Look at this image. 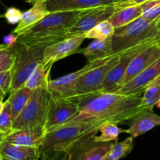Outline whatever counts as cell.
Instances as JSON below:
<instances>
[{"label":"cell","instance_id":"11","mask_svg":"<svg viewBox=\"0 0 160 160\" xmlns=\"http://www.w3.org/2000/svg\"><path fill=\"white\" fill-rule=\"evenodd\" d=\"M95 135L97 133L90 135L75 144L68 152L67 158L69 156L72 160H102L115 143L95 142L93 140Z\"/></svg>","mask_w":160,"mask_h":160},{"label":"cell","instance_id":"20","mask_svg":"<svg viewBox=\"0 0 160 160\" xmlns=\"http://www.w3.org/2000/svg\"><path fill=\"white\" fill-rule=\"evenodd\" d=\"M50 13L46 7L45 2H38L33 4L32 7L27 11L22 13L21 20L18 24L16 28L13 30V34L18 35L43 19Z\"/></svg>","mask_w":160,"mask_h":160},{"label":"cell","instance_id":"14","mask_svg":"<svg viewBox=\"0 0 160 160\" xmlns=\"http://www.w3.org/2000/svg\"><path fill=\"white\" fill-rule=\"evenodd\" d=\"M85 38V35H75L48 46L44 50L43 61L53 64L59 60L75 54Z\"/></svg>","mask_w":160,"mask_h":160},{"label":"cell","instance_id":"41","mask_svg":"<svg viewBox=\"0 0 160 160\" xmlns=\"http://www.w3.org/2000/svg\"><path fill=\"white\" fill-rule=\"evenodd\" d=\"M112 1L115 2H125V1H127V0H112Z\"/></svg>","mask_w":160,"mask_h":160},{"label":"cell","instance_id":"5","mask_svg":"<svg viewBox=\"0 0 160 160\" xmlns=\"http://www.w3.org/2000/svg\"><path fill=\"white\" fill-rule=\"evenodd\" d=\"M50 100L48 86L32 90L27 104L13 120V131L45 127Z\"/></svg>","mask_w":160,"mask_h":160},{"label":"cell","instance_id":"44","mask_svg":"<svg viewBox=\"0 0 160 160\" xmlns=\"http://www.w3.org/2000/svg\"><path fill=\"white\" fill-rule=\"evenodd\" d=\"M3 97H0V101H3Z\"/></svg>","mask_w":160,"mask_h":160},{"label":"cell","instance_id":"6","mask_svg":"<svg viewBox=\"0 0 160 160\" xmlns=\"http://www.w3.org/2000/svg\"><path fill=\"white\" fill-rule=\"evenodd\" d=\"M44 46H25L17 42L16 59L10 94L25 85L28 79L40 63L43 62Z\"/></svg>","mask_w":160,"mask_h":160},{"label":"cell","instance_id":"38","mask_svg":"<svg viewBox=\"0 0 160 160\" xmlns=\"http://www.w3.org/2000/svg\"><path fill=\"white\" fill-rule=\"evenodd\" d=\"M4 138H5V135H4L2 133H1V132H0V143L2 142V141H4Z\"/></svg>","mask_w":160,"mask_h":160},{"label":"cell","instance_id":"10","mask_svg":"<svg viewBox=\"0 0 160 160\" xmlns=\"http://www.w3.org/2000/svg\"><path fill=\"white\" fill-rule=\"evenodd\" d=\"M122 8L124 7L122 2H119L86 10L68 32L67 37L84 35L97 24L109 20L115 12Z\"/></svg>","mask_w":160,"mask_h":160},{"label":"cell","instance_id":"39","mask_svg":"<svg viewBox=\"0 0 160 160\" xmlns=\"http://www.w3.org/2000/svg\"><path fill=\"white\" fill-rule=\"evenodd\" d=\"M3 101H0V112L2 110V108H3Z\"/></svg>","mask_w":160,"mask_h":160},{"label":"cell","instance_id":"33","mask_svg":"<svg viewBox=\"0 0 160 160\" xmlns=\"http://www.w3.org/2000/svg\"><path fill=\"white\" fill-rule=\"evenodd\" d=\"M21 15H22V12H21V10L14 7H10L7 9V12L4 14V18L7 19L9 24H16L19 23Z\"/></svg>","mask_w":160,"mask_h":160},{"label":"cell","instance_id":"17","mask_svg":"<svg viewBox=\"0 0 160 160\" xmlns=\"http://www.w3.org/2000/svg\"><path fill=\"white\" fill-rule=\"evenodd\" d=\"M112 0H47L46 7L50 13L78 11L114 3Z\"/></svg>","mask_w":160,"mask_h":160},{"label":"cell","instance_id":"25","mask_svg":"<svg viewBox=\"0 0 160 160\" xmlns=\"http://www.w3.org/2000/svg\"><path fill=\"white\" fill-rule=\"evenodd\" d=\"M32 91V90L24 86L13 93L10 94L7 101L10 102V105H11L12 115H13V120L17 118V116L19 115L20 112L22 111L25 104H27Z\"/></svg>","mask_w":160,"mask_h":160},{"label":"cell","instance_id":"29","mask_svg":"<svg viewBox=\"0 0 160 160\" xmlns=\"http://www.w3.org/2000/svg\"><path fill=\"white\" fill-rule=\"evenodd\" d=\"M17 45V44H16ZM16 59V46L0 45V72L13 70Z\"/></svg>","mask_w":160,"mask_h":160},{"label":"cell","instance_id":"26","mask_svg":"<svg viewBox=\"0 0 160 160\" xmlns=\"http://www.w3.org/2000/svg\"><path fill=\"white\" fill-rule=\"evenodd\" d=\"M101 134L99 136L95 135L93 140L95 142H110L115 141L118 142V136L121 133H125V130L121 129L115 123L112 122H105L99 129Z\"/></svg>","mask_w":160,"mask_h":160},{"label":"cell","instance_id":"34","mask_svg":"<svg viewBox=\"0 0 160 160\" xmlns=\"http://www.w3.org/2000/svg\"><path fill=\"white\" fill-rule=\"evenodd\" d=\"M17 39H18V36L12 33L4 38V42H5V44H7L9 47H14L17 44Z\"/></svg>","mask_w":160,"mask_h":160},{"label":"cell","instance_id":"4","mask_svg":"<svg viewBox=\"0 0 160 160\" xmlns=\"http://www.w3.org/2000/svg\"><path fill=\"white\" fill-rule=\"evenodd\" d=\"M158 19L148 21L141 16L130 24L115 29L112 37L114 53L125 51L149 40H158Z\"/></svg>","mask_w":160,"mask_h":160},{"label":"cell","instance_id":"13","mask_svg":"<svg viewBox=\"0 0 160 160\" xmlns=\"http://www.w3.org/2000/svg\"><path fill=\"white\" fill-rule=\"evenodd\" d=\"M160 58V43L158 40L147 48L140 52L130 62L122 82V86L130 82L133 78L142 72L144 69L153 64Z\"/></svg>","mask_w":160,"mask_h":160},{"label":"cell","instance_id":"42","mask_svg":"<svg viewBox=\"0 0 160 160\" xmlns=\"http://www.w3.org/2000/svg\"><path fill=\"white\" fill-rule=\"evenodd\" d=\"M156 106H157V108H160V99H159V101H158V102H157Z\"/></svg>","mask_w":160,"mask_h":160},{"label":"cell","instance_id":"37","mask_svg":"<svg viewBox=\"0 0 160 160\" xmlns=\"http://www.w3.org/2000/svg\"><path fill=\"white\" fill-rule=\"evenodd\" d=\"M157 27H158V35H159V37H158V38H160V18H159V19H158V23H157Z\"/></svg>","mask_w":160,"mask_h":160},{"label":"cell","instance_id":"28","mask_svg":"<svg viewBox=\"0 0 160 160\" xmlns=\"http://www.w3.org/2000/svg\"><path fill=\"white\" fill-rule=\"evenodd\" d=\"M115 28L113 27L108 20L101 22L93 27L91 30L87 32L85 34L86 38H92V39H98L101 41L108 39L113 35Z\"/></svg>","mask_w":160,"mask_h":160},{"label":"cell","instance_id":"3","mask_svg":"<svg viewBox=\"0 0 160 160\" xmlns=\"http://www.w3.org/2000/svg\"><path fill=\"white\" fill-rule=\"evenodd\" d=\"M103 122L65 126L47 133L41 147V160H66L69 151L83 138L99 132Z\"/></svg>","mask_w":160,"mask_h":160},{"label":"cell","instance_id":"46","mask_svg":"<svg viewBox=\"0 0 160 160\" xmlns=\"http://www.w3.org/2000/svg\"><path fill=\"white\" fill-rule=\"evenodd\" d=\"M4 18V14H2V15H0V18Z\"/></svg>","mask_w":160,"mask_h":160},{"label":"cell","instance_id":"35","mask_svg":"<svg viewBox=\"0 0 160 160\" xmlns=\"http://www.w3.org/2000/svg\"><path fill=\"white\" fill-rule=\"evenodd\" d=\"M148 0H127L125 2H122V6L124 7H129V6H133V5H141L143 2H146Z\"/></svg>","mask_w":160,"mask_h":160},{"label":"cell","instance_id":"32","mask_svg":"<svg viewBox=\"0 0 160 160\" xmlns=\"http://www.w3.org/2000/svg\"><path fill=\"white\" fill-rule=\"evenodd\" d=\"M13 70L0 72V90H2L5 94L10 92L12 84Z\"/></svg>","mask_w":160,"mask_h":160},{"label":"cell","instance_id":"36","mask_svg":"<svg viewBox=\"0 0 160 160\" xmlns=\"http://www.w3.org/2000/svg\"><path fill=\"white\" fill-rule=\"evenodd\" d=\"M25 2H28V3H31V4H35V2H45L47 0H24Z\"/></svg>","mask_w":160,"mask_h":160},{"label":"cell","instance_id":"21","mask_svg":"<svg viewBox=\"0 0 160 160\" xmlns=\"http://www.w3.org/2000/svg\"><path fill=\"white\" fill-rule=\"evenodd\" d=\"M76 53H81L84 55L89 62H93L98 60L108 58L114 54L112 37L104 41L93 39V42L90 45H88L85 48L78 50Z\"/></svg>","mask_w":160,"mask_h":160},{"label":"cell","instance_id":"15","mask_svg":"<svg viewBox=\"0 0 160 160\" xmlns=\"http://www.w3.org/2000/svg\"><path fill=\"white\" fill-rule=\"evenodd\" d=\"M160 75V58L135 78L120 87L115 93L123 95L142 94L148 84Z\"/></svg>","mask_w":160,"mask_h":160},{"label":"cell","instance_id":"9","mask_svg":"<svg viewBox=\"0 0 160 160\" xmlns=\"http://www.w3.org/2000/svg\"><path fill=\"white\" fill-rule=\"evenodd\" d=\"M156 40H149L147 42L135 46L124 51L120 56L116 65L108 72L104 81L99 93H115L120 87H122L123 78L127 72V68L132 60L144 49L155 42Z\"/></svg>","mask_w":160,"mask_h":160},{"label":"cell","instance_id":"7","mask_svg":"<svg viewBox=\"0 0 160 160\" xmlns=\"http://www.w3.org/2000/svg\"><path fill=\"white\" fill-rule=\"evenodd\" d=\"M123 52L115 53L108 61L91 69L78 78L75 87V103L78 104L79 109L90 98L99 94L106 76L116 65L120 56Z\"/></svg>","mask_w":160,"mask_h":160},{"label":"cell","instance_id":"1","mask_svg":"<svg viewBox=\"0 0 160 160\" xmlns=\"http://www.w3.org/2000/svg\"><path fill=\"white\" fill-rule=\"evenodd\" d=\"M142 94L99 93L80 108L79 112L61 127L84 122L122 123L130 121L145 110L141 106Z\"/></svg>","mask_w":160,"mask_h":160},{"label":"cell","instance_id":"8","mask_svg":"<svg viewBox=\"0 0 160 160\" xmlns=\"http://www.w3.org/2000/svg\"><path fill=\"white\" fill-rule=\"evenodd\" d=\"M114 55L115 53L108 58H104V59L98 60V61H93V62H89L87 65H85L79 70L75 71L72 73L68 74V75L60 77L56 79H50L48 83V90L50 92L52 99L57 100V101L64 100V101L75 103V87H76L78 78L91 69L104 64V62L111 59Z\"/></svg>","mask_w":160,"mask_h":160},{"label":"cell","instance_id":"12","mask_svg":"<svg viewBox=\"0 0 160 160\" xmlns=\"http://www.w3.org/2000/svg\"><path fill=\"white\" fill-rule=\"evenodd\" d=\"M78 104L64 100H50L46 120L45 129L47 133H51L69 120L77 115L79 112Z\"/></svg>","mask_w":160,"mask_h":160},{"label":"cell","instance_id":"31","mask_svg":"<svg viewBox=\"0 0 160 160\" xmlns=\"http://www.w3.org/2000/svg\"><path fill=\"white\" fill-rule=\"evenodd\" d=\"M142 15L148 21H155L160 18V0H148L141 4Z\"/></svg>","mask_w":160,"mask_h":160},{"label":"cell","instance_id":"2","mask_svg":"<svg viewBox=\"0 0 160 160\" xmlns=\"http://www.w3.org/2000/svg\"><path fill=\"white\" fill-rule=\"evenodd\" d=\"M85 10L50 13L35 25L17 35L25 46L48 47L67 38V33Z\"/></svg>","mask_w":160,"mask_h":160},{"label":"cell","instance_id":"24","mask_svg":"<svg viewBox=\"0 0 160 160\" xmlns=\"http://www.w3.org/2000/svg\"><path fill=\"white\" fill-rule=\"evenodd\" d=\"M160 99V75L148 84L143 93L141 106L145 110L153 111Z\"/></svg>","mask_w":160,"mask_h":160},{"label":"cell","instance_id":"47","mask_svg":"<svg viewBox=\"0 0 160 160\" xmlns=\"http://www.w3.org/2000/svg\"><path fill=\"white\" fill-rule=\"evenodd\" d=\"M158 42L160 43V38H158Z\"/></svg>","mask_w":160,"mask_h":160},{"label":"cell","instance_id":"27","mask_svg":"<svg viewBox=\"0 0 160 160\" xmlns=\"http://www.w3.org/2000/svg\"><path fill=\"white\" fill-rule=\"evenodd\" d=\"M133 139L131 137L126 138L121 142H116L110 152L102 158V160H119L131 152L133 148Z\"/></svg>","mask_w":160,"mask_h":160},{"label":"cell","instance_id":"23","mask_svg":"<svg viewBox=\"0 0 160 160\" xmlns=\"http://www.w3.org/2000/svg\"><path fill=\"white\" fill-rule=\"evenodd\" d=\"M53 64L47 62L40 63L34 70L25 83V87L33 90L42 87H47L50 80V71Z\"/></svg>","mask_w":160,"mask_h":160},{"label":"cell","instance_id":"43","mask_svg":"<svg viewBox=\"0 0 160 160\" xmlns=\"http://www.w3.org/2000/svg\"><path fill=\"white\" fill-rule=\"evenodd\" d=\"M0 160H3V158H2V155H1V153H0Z\"/></svg>","mask_w":160,"mask_h":160},{"label":"cell","instance_id":"19","mask_svg":"<svg viewBox=\"0 0 160 160\" xmlns=\"http://www.w3.org/2000/svg\"><path fill=\"white\" fill-rule=\"evenodd\" d=\"M0 153L3 160H38L41 148L18 145L3 141L0 143Z\"/></svg>","mask_w":160,"mask_h":160},{"label":"cell","instance_id":"22","mask_svg":"<svg viewBox=\"0 0 160 160\" xmlns=\"http://www.w3.org/2000/svg\"><path fill=\"white\" fill-rule=\"evenodd\" d=\"M142 15L141 5H133L126 7L115 12L108 21L115 29L130 24Z\"/></svg>","mask_w":160,"mask_h":160},{"label":"cell","instance_id":"30","mask_svg":"<svg viewBox=\"0 0 160 160\" xmlns=\"http://www.w3.org/2000/svg\"><path fill=\"white\" fill-rule=\"evenodd\" d=\"M13 122L11 105L7 100L3 103V108L0 112V132L3 133L5 137L13 132Z\"/></svg>","mask_w":160,"mask_h":160},{"label":"cell","instance_id":"45","mask_svg":"<svg viewBox=\"0 0 160 160\" xmlns=\"http://www.w3.org/2000/svg\"><path fill=\"white\" fill-rule=\"evenodd\" d=\"M67 160H72V158H71V157H68V158H67Z\"/></svg>","mask_w":160,"mask_h":160},{"label":"cell","instance_id":"16","mask_svg":"<svg viewBox=\"0 0 160 160\" xmlns=\"http://www.w3.org/2000/svg\"><path fill=\"white\" fill-rule=\"evenodd\" d=\"M47 134L45 127H35L13 131L5 137L4 141L18 145L41 148Z\"/></svg>","mask_w":160,"mask_h":160},{"label":"cell","instance_id":"40","mask_svg":"<svg viewBox=\"0 0 160 160\" xmlns=\"http://www.w3.org/2000/svg\"><path fill=\"white\" fill-rule=\"evenodd\" d=\"M5 96H6V94L3 93V91L0 90V97H3V98H4Z\"/></svg>","mask_w":160,"mask_h":160},{"label":"cell","instance_id":"18","mask_svg":"<svg viewBox=\"0 0 160 160\" xmlns=\"http://www.w3.org/2000/svg\"><path fill=\"white\" fill-rule=\"evenodd\" d=\"M130 121V127L125 130V133L130 134L133 139L160 126V116L153 111H144Z\"/></svg>","mask_w":160,"mask_h":160}]
</instances>
